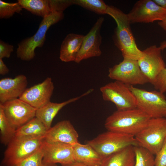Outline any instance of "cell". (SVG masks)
<instances>
[{"instance_id":"484cf974","label":"cell","mask_w":166,"mask_h":166,"mask_svg":"<svg viewBox=\"0 0 166 166\" xmlns=\"http://www.w3.org/2000/svg\"><path fill=\"white\" fill-rule=\"evenodd\" d=\"M76 4L99 14H107L108 5L101 0H74Z\"/></svg>"},{"instance_id":"7a4b0ae2","label":"cell","mask_w":166,"mask_h":166,"mask_svg":"<svg viewBox=\"0 0 166 166\" xmlns=\"http://www.w3.org/2000/svg\"><path fill=\"white\" fill-rule=\"evenodd\" d=\"M150 118L137 108L117 110L107 117L105 126L108 131L135 136L146 127Z\"/></svg>"},{"instance_id":"836d02e7","label":"cell","mask_w":166,"mask_h":166,"mask_svg":"<svg viewBox=\"0 0 166 166\" xmlns=\"http://www.w3.org/2000/svg\"><path fill=\"white\" fill-rule=\"evenodd\" d=\"M62 166H101V165H89L83 163L74 161L73 162L67 165H62Z\"/></svg>"},{"instance_id":"d6a6232c","label":"cell","mask_w":166,"mask_h":166,"mask_svg":"<svg viewBox=\"0 0 166 166\" xmlns=\"http://www.w3.org/2000/svg\"><path fill=\"white\" fill-rule=\"evenodd\" d=\"M9 71V69L6 66L2 59L0 58V74L5 75L8 73Z\"/></svg>"},{"instance_id":"d590c367","label":"cell","mask_w":166,"mask_h":166,"mask_svg":"<svg viewBox=\"0 0 166 166\" xmlns=\"http://www.w3.org/2000/svg\"><path fill=\"white\" fill-rule=\"evenodd\" d=\"M158 24L164 30L166 31V19L158 22Z\"/></svg>"},{"instance_id":"3957f363","label":"cell","mask_w":166,"mask_h":166,"mask_svg":"<svg viewBox=\"0 0 166 166\" xmlns=\"http://www.w3.org/2000/svg\"><path fill=\"white\" fill-rule=\"evenodd\" d=\"M64 17L63 12H53L43 18L35 34L18 44L16 51L17 57L27 61L33 59L35 56L36 48L43 45L47 31L52 25L62 20Z\"/></svg>"},{"instance_id":"4dcf8cb0","label":"cell","mask_w":166,"mask_h":166,"mask_svg":"<svg viewBox=\"0 0 166 166\" xmlns=\"http://www.w3.org/2000/svg\"><path fill=\"white\" fill-rule=\"evenodd\" d=\"M155 157V166H166V137Z\"/></svg>"},{"instance_id":"8992f818","label":"cell","mask_w":166,"mask_h":166,"mask_svg":"<svg viewBox=\"0 0 166 166\" xmlns=\"http://www.w3.org/2000/svg\"><path fill=\"white\" fill-rule=\"evenodd\" d=\"M135 96L137 108L151 118H166V98L164 93L159 91H148L129 85Z\"/></svg>"},{"instance_id":"5b68a950","label":"cell","mask_w":166,"mask_h":166,"mask_svg":"<svg viewBox=\"0 0 166 166\" xmlns=\"http://www.w3.org/2000/svg\"><path fill=\"white\" fill-rule=\"evenodd\" d=\"M87 143L103 159L127 146H138L134 136L108 130L88 141Z\"/></svg>"},{"instance_id":"5bb4252c","label":"cell","mask_w":166,"mask_h":166,"mask_svg":"<svg viewBox=\"0 0 166 166\" xmlns=\"http://www.w3.org/2000/svg\"><path fill=\"white\" fill-rule=\"evenodd\" d=\"M104 18H99L89 32L84 36L81 48L75 61L78 63L82 61L91 57L101 56L100 46L102 38L100 30Z\"/></svg>"},{"instance_id":"30bf717a","label":"cell","mask_w":166,"mask_h":166,"mask_svg":"<svg viewBox=\"0 0 166 166\" xmlns=\"http://www.w3.org/2000/svg\"><path fill=\"white\" fill-rule=\"evenodd\" d=\"M130 23L153 22L166 19V9L156 4L153 0H140L134 4L127 14Z\"/></svg>"},{"instance_id":"e0dca14e","label":"cell","mask_w":166,"mask_h":166,"mask_svg":"<svg viewBox=\"0 0 166 166\" xmlns=\"http://www.w3.org/2000/svg\"><path fill=\"white\" fill-rule=\"evenodd\" d=\"M26 77L18 75L14 78H5L0 80V103L19 98L27 88Z\"/></svg>"},{"instance_id":"8d00e7d4","label":"cell","mask_w":166,"mask_h":166,"mask_svg":"<svg viewBox=\"0 0 166 166\" xmlns=\"http://www.w3.org/2000/svg\"><path fill=\"white\" fill-rule=\"evenodd\" d=\"M160 48L162 50L166 48V41L162 42L160 44Z\"/></svg>"},{"instance_id":"8fae6325","label":"cell","mask_w":166,"mask_h":166,"mask_svg":"<svg viewBox=\"0 0 166 166\" xmlns=\"http://www.w3.org/2000/svg\"><path fill=\"white\" fill-rule=\"evenodd\" d=\"M1 104L7 119L16 130L35 117L37 109L19 98Z\"/></svg>"},{"instance_id":"9c48e42d","label":"cell","mask_w":166,"mask_h":166,"mask_svg":"<svg viewBox=\"0 0 166 166\" xmlns=\"http://www.w3.org/2000/svg\"><path fill=\"white\" fill-rule=\"evenodd\" d=\"M110 78L128 85H144L149 83L141 71L137 61L124 58L119 64L109 70Z\"/></svg>"},{"instance_id":"74e56055","label":"cell","mask_w":166,"mask_h":166,"mask_svg":"<svg viewBox=\"0 0 166 166\" xmlns=\"http://www.w3.org/2000/svg\"><path fill=\"white\" fill-rule=\"evenodd\" d=\"M42 166H58L56 164H42Z\"/></svg>"},{"instance_id":"ba28073f","label":"cell","mask_w":166,"mask_h":166,"mask_svg":"<svg viewBox=\"0 0 166 166\" xmlns=\"http://www.w3.org/2000/svg\"><path fill=\"white\" fill-rule=\"evenodd\" d=\"M103 99L113 103L117 110H123L137 108L136 97L129 85L115 81L100 88Z\"/></svg>"},{"instance_id":"52a82bcc","label":"cell","mask_w":166,"mask_h":166,"mask_svg":"<svg viewBox=\"0 0 166 166\" xmlns=\"http://www.w3.org/2000/svg\"><path fill=\"white\" fill-rule=\"evenodd\" d=\"M135 137L139 146L155 155L166 137V118H150L146 127Z\"/></svg>"},{"instance_id":"4fadbf2b","label":"cell","mask_w":166,"mask_h":166,"mask_svg":"<svg viewBox=\"0 0 166 166\" xmlns=\"http://www.w3.org/2000/svg\"><path fill=\"white\" fill-rule=\"evenodd\" d=\"M161 51L160 47L151 45L143 51L144 55L138 61L141 71L152 85L160 73L166 68Z\"/></svg>"},{"instance_id":"f546056e","label":"cell","mask_w":166,"mask_h":166,"mask_svg":"<svg viewBox=\"0 0 166 166\" xmlns=\"http://www.w3.org/2000/svg\"><path fill=\"white\" fill-rule=\"evenodd\" d=\"M152 85L156 89L161 93L166 92V68L160 73Z\"/></svg>"},{"instance_id":"603a6c76","label":"cell","mask_w":166,"mask_h":166,"mask_svg":"<svg viewBox=\"0 0 166 166\" xmlns=\"http://www.w3.org/2000/svg\"><path fill=\"white\" fill-rule=\"evenodd\" d=\"M18 2L23 8L43 18L52 13L49 0H18Z\"/></svg>"},{"instance_id":"ffe728a7","label":"cell","mask_w":166,"mask_h":166,"mask_svg":"<svg viewBox=\"0 0 166 166\" xmlns=\"http://www.w3.org/2000/svg\"><path fill=\"white\" fill-rule=\"evenodd\" d=\"M72 147L75 161L89 165H101L103 158L89 144L78 142Z\"/></svg>"},{"instance_id":"e575fe53","label":"cell","mask_w":166,"mask_h":166,"mask_svg":"<svg viewBox=\"0 0 166 166\" xmlns=\"http://www.w3.org/2000/svg\"><path fill=\"white\" fill-rule=\"evenodd\" d=\"M153 1L159 6L166 9V0H153Z\"/></svg>"},{"instance_id":"4316f807","label":"cell","mask_w":166,"mask_h":166,"mask_svg":"<svg viewBox=\"0 0 166 166\" xmlns=\"http://www.w3.org/2000/svg\"><path fill=\"white\" fill-rule=\"evenodd\" d=\"M23 8L17 2L8 3L0 0V18L7 19L15 13H20Z\"/></svg>"},{"instance_id":"7c38bea8","label":"cell","mask_w":166,"mask_h":166,"mask_svg":"<svg viewBox=\"0 0 166 166\" xmlns=\"http://www.w3.org/2000/svg\"><path fill=\"white\" fill-rule=\"evenodd\" d=\"M41 148L43 153L42 164H56L61 165L75 161L72 146L61 142H51L44 139Z\"/></svg>"},{"instance_id":"7402d4cb","label":"cell","mask_w":166,"mask_h":166,"mask_svg":"<svg viewBox=\"0 0 166 166\" xmlns=\"http://www.w3.org/2000/svg\"><path fill=\"white\" fill-rule=\"evenodd\" d=\"M48 130L35 117L16 130L15 136L44 137Z\"/></svg>"},{"instance_id":"d4e9b609","label":"cell","mask_w":166,"mask_h":166,"mask_svg":"<svg viewBox=\"0 0 166 166\" xmlns=\"http://www.w3.org/2000/svg\"><path fill=\"white\" fill-rule=\"evenodd\" d=\"M135 161L134 166H155V157L147 149L140 146H133Z\"/></svg>"},{"instance_id":"2e32d148","label":"cell","mask_w":166,"mask_h":166,"mask_svg":"<svg viewBox=\"0 0 166 166\" xmlns=\"http://www.w3.org/2000/svg\"><path fill=\"white\" fill-rule=\"evenodd\" d=\"M78 134L69 120L59 122L49 129L43 139L51 142H61L72 146L78 142Z\"/></svg>"},{"instance_id":"83f0119b","label":"cell","mask_w":166,"mask_h":166,"mask_svg":"<svg viewBox=\"0 0 166 166\" xmlns=\"http://www.w3.org/2000/svg\"><path fill=\"white\" fill-rule=\"evenodd\" d=\"M43 158V153L41 147L34 153L13 166H42Z\"/></svg>"},{"instance_id":"9a60e30c","label":"cell","mask_w":166,"mask_h":166,"mask_svg":"<svg viewBox=\"0 0 166 166\" xmlns=\"http://www.w3.org/2000/svg\"><path fill=\"white\" fill-rule=\"evenodd\" d=\"M54 86L51 78L27 88L19 98L37 109L50 101Z\"/></svg>"},{"instance_id":"ac0fdd59","label":"cell","mask_w":166,"mask_h":166,"mask_svg":"<svg viewBox=\"0 0 166 166\" xmlns=\"http://www.w3.org/2000/svg\"><path fill=\"white\" fill-rule=\"evenodd\" d=\"M93 91V89H90L79 96L61 103L50 101L37 109L35 117L43 123L48 130L51 128L53 119L61 109L67 105L89 94Z\"/></svg>"},{"instance_id":"cb8c5ba5","label":"cell","mask_w":166,"mask_h":166,"mask_svg":"<svg viewBox=\"0 0 166 166\" xmlns=\"http://www.w3.org/2000/svg\"><path fill=\"white\" fill-rule=\"evenodd\" d=\"M16 129L6 117L2 105L0 103V140L1 143L7 145L15 137Z\"/></svg>"},{"instance_id":"44dd1931","label":"cell","mask_w":166,"mask_h":166,"mask_svg":"<svg viewBox=\"0 0 166 166\" xmlns=\"http://www.w3.org/2000/svg\"><path fill=\"white\" fill-rule=\"evenodd\" d=\"M133 146H127L104 158L101 166H134L135 157Z\"/></svg>"},{"instance_id":"1f68e13d","label":"cell","mask_w":166,"mask_h":166,"mask_svg":"<svg viewBox=\"0 0 166 166\" xmlns=\"http://www.w3.org/2000/svg\"><path fill=\"white\" fill-rule=\"evenodd\" d=\"M14 47L12 45L6 43L1 40L0 41V58H8L14 51Z\"/></svg>"},{"instance_id":"6da1fadb","label":"cell","mask_w":166,"mask_h":166,"mask_svg":"<svg viewBox=\"0 0 166 166\" xmlns=\"http://www.w3.org/2000/svg\"><path fill=\"white\" fill-rule=\"evenodd\" d=\"M107 14L112 17L116 22L115 45L121 51L124 58L138 61L144 53L137 46L127 14L119 9L109 6Z\"/></svg>"},{"instance_id":"f1b7e54d","label":"cell","mask_w":166,"mask_h":166,"mask_svg":"<svg viewBox=\"0 0 166 166\" xmlns=\"http://www.w3.org/2000/svg\"><path fill=\"white\" fill-rule=\"evenodd\" d=\"M52 12H63L69 6L73 4V0H49Z\"/></svg>"},{"instance_id":"d6986e66","label":"cell","mask_w":166,"mask_h":166,"mask_svg":"<svg viewBox=\"0 0 166 166\" xmlns=\"http://www.w3.org/2000/svg\"><path fill=\"white\" fill-rule=\"evenodd\" d=\"M84 36L73 33L68 34L61 45L59 58L62 61H75L81 48Z\"/></svg>"},{"instance_id":"277c9868","label":"cell","mask_w":166,"mask_h":166,"mask_svg":"<svg viewBox=\"0 0 166 166\" xmlns=\"http://www.w3.org/2000/svg\"><path fill=\"white\" fill-rule=\"evenodd\" d=\"M44 137L17 136L7 145L0 166H13L40 149Z\"/></svg>"}]
</instances>
